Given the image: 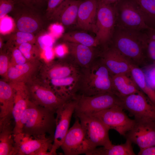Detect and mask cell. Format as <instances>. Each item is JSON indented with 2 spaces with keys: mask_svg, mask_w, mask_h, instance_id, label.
I'll use <instances>...</instances> for the list:
<instances>
[{
  "mask_svg": "<svg viewBox=\"0 0 155 155\" xmlns=\"http://www.w3.org/2000/svg\"><path fill=\"white\" fill-rule=\"evenodd\" d=\"M112 75L100 56L88 67L81 68L75 97L113 93Z\"/></svg>",
  "mask_w": 155,
  "mask_h": 155,
  "instance_id": "cell-1",
  "label": "cell"
},
{
  "mask_svg": "<svg viewBox=\"0 0 155 155\" xmlns=\"http://www.w3.org/2000/svg\"><path fill=\"white\" fill-rule=\"evenodd\" d=\"M147 37L146 33L116 26L108 45L115 48L132 64L144 66L148 62L146 55Z\"/></svg>",
  "mask_w": 155,
  "mask_h": 155,
  "instance_id": "cell-2",
  "label": "cell"
},
{
  "mask_svg": "<svg viewBox=\"0 0 155 155\" xmlns=\"http://www.w3.org/2000/svg\"><path fill=\"white\" fill-rule=\"evenodd\" d=\"M56 112L30 101L21 119L20 133L30 135L54 137L56 128Z\"/></svg>",
  "mask_w": 155,
  "mask_h": 155,
  "instance_id": "cell-3",
  "label": "cell"
},
{
  "mask_svg": "<svg viewBox=\"0 0 155 155\" xmlns=\"http://www.w3.org/2000/svg\"><path fill=\"white\" fill-rule=\"evenodd\" d=\"M74 115L78 118L86 138L94 148L101 146L108 149L112 146L108 135L110 129L100 119L91 115Z\"/></svg>",
  "mask_w": 155,
  "mask_h": 155,
  "instance_id": "cell-4",
  "label": "cell"
},
{
  "mask_svg": "<svg viewBox=\"0 0 155 155\" xmlns=\"http://www.w3.org/2000/svg\"><path fill=\"white\" fill-rule=\"evenodd\" d=\"M16 155H50L54 137L34 136L22 133L14 134Z\"/></svg>",
  "mask_w": 155,
  "mask_h": 155,
  "instance_id": "cell-5",
  "label": "cell"
},
{
  "mask_svg": "<svg viewBox=\"0 0 155 155\" xmlns=\"http://www.w3.org/2000/svg\"><path fill=\"white\" fill-rule=\"evenodd\" d=\"M115 6L116 26L140 31L151 29L145 24L133 0H120Z\"/></svg>",
  "mask_w": 155,
  "mask_h": 155,
  "instance_id": "cell-6",
  "label": "cell"
},
{
  "mask_svg": "<svg viewBox=\"0 0 155 155\" xmlns=\"http://www.w3.org/2000/svg\"><path fill=\"white\" fill-rule=\"evenodd\" d=\"M116 26L115 6L105 4L98 0L95 34L101 47L109 43Z\"/></svg>",
  "mask_w": 155,
  "mask_h": 155,
  "instance_id": "cell-7",
  "label": "cell"
},
{
  "mask_svg": "<svg viewBox=\"0 0 155 155\" xmlns=\"http://www.w3.org/2000/svg\"><path fill=\"white\" fill-rule=\"evenodd\" d=\"M76 98L77 103L75 114L91 115L115 106H122L121 98L112 92L78 97Z\"/></svg>",
  "mask_w": 155,
  "mask_h": 155,
  "instance_id": "cell-8",
  "label": "cell"
},
{
  "mask_svg": "<svg viewBox=\"0 0 155 155\" xmlns=\"http://www.w3.org/2000/svg\"><path fill=\"white\" fill-rule=\"evenodd\" d=\"M69 129L60 147L65 155H87L94 148L86 138L78 118Z\"/></svg>",
  "mask_w": 155,
  "mask_h": 155,
  "instance_id": "cell-9",
  "label": "cell"
},
{
  "mask_svg": "<svg viewBox=\"0 0 155 155\" xmlns=\"http://www.w3.org/2000/svg\"><path fill=\"white\" fill-rule=\"evenodd\" d=\"M77 103L74 98L67 101L59 107L56 112V128L50 155L57 154V149L60 147L69 129L73 114Z\"/></svg>",
  "mask_w": 155,
  "mask_h": 155,
  "instance_id": "cell-10",
  "label": "cell"
},
{
  "mask_svg": "<svg viewBox=\"0 0 155 155\" xmlns=\"http://www.w3.org/2000/svg\"><path fill=\"white\" fill-rule=\"evenodd\" d=\"M121 98L123 109L129 112L135 119L155 121V105L141 90Z\"/></svg>",
  "mask_w": 155,
  "mask_h": 155,
  "instance_id": "cell-11",
  "label": "cell"
},
{
  "mask_svg": "<svg viewBox=\"0 0 155 155\" xmlns=\"http://www.w3.org/2000/svg\"><path fill=\"white\" fill-rule=\"evenodd\" d=\"M123 107L117 106L91 114L100 119L109 129H113L125 136L134 126L135 119L129 118Z\"/></svg>",
  "mask_w": 155,
  "mask_h": 155,
  "instance_id": "cell-12",
  "label": "cell"
},
{
  "mask_svg": "<svg viewBox=\"0 0 155 155\" xmlns=\"http://www.w3.org/2000/svg\"><path fill=\"white\" fill-rule=\"evenodd\" d=\"M134 119L135 123L125 136L126 139L137 145L140 149L155 145V121Z\"/></svg>",
  "mask_w": 155,
  "mask_h": 155,
  "instance_id": "cell-13",
  "label": "cell"
},
{
  "mask_svg": "<svg viewBox=\"0 0 155 155\" xmlns=\"http://www.w3.org/2000/svg\"><path fill=\"white\" fill-rule=\"evenodd\" d=\"M100 57L112 75L119 74H131L132 63L112 46L108 45L102 47Z\"/></svg>",
  "mask_w": 155,
  "mask_h": 155,
  "instance_id": "cell-14",
  "label": "cell"
},
{
  "mask_svg": "<svg viewBox=\"0 0 155 155\" xmlns=\"http://www.w3.org/2000/svg\"><path fill=\"white\" fill-rule=\"evenodd\" d=\"M27 90L30 101L55 112L59 107L68 101L60 97L51 88L35 86Z\"/></svg>",
  "mask_w": 155,
  "mask_h": 155,
  "instance_id": "cell-15",
  "label": "cell"
},
{
  "mask_svg": "<svg viewBox=\"0 0 155 155\" xmlns=\"http://www.w3.org/2000/svg\"><path fill=\"white\" fill-rule=\"evenodd\" d=\"M69 55L81 68L90 65L100 55L102 48L65 42Z\"/></svg>",
  "mask_w": 155,
  "mask_h": 155,
  "instance_id": "cell-16",
  "label": "cell"
},
{
  "mask_svg": "<svg viewBox=\"0 0 155 155\" xmlns=\"http://www.w3.org/2000/svg\"><path fill=\"white\" fill-rule=\"evenodd\" d=\"M98 0H83L79 6L76 22L78 27L95 33Z\"/></svg>",
  "mask_w": 155,
  "mask_h": 155,
  "instance_id": "cell-17",
  "label": "cell"
},
{
  "mask_svg": "<svg viewBox=\"0 0 155 155\" xmlns=\"http://www.w3.org/2000/svg\"><path fill=\"white\" fill-rule=\"evenodd\" d=\"M81 1L65 0L57 9L50 18L59 20L65 26L74 24L76 22Z\"/></svg>",
  "mask_w": 155,
  "mask_h": 155,
  "instance_id": "cell-18",
  "label": "cell"
},
{
  "mask_svg": "<svg viewBox=\"0 0 155 155\" xmlns=\"http://www.w3.org/2000/svg\"><path fill=\"white\" fill-rule=\"evenodd\" d=\"M16 90L6 82L0 81V122L13 119V110L16 96Z\"/></svg>",
  "mask_w": 155,
  "mask_h": 155,
  "instance_id": "cell-19",
  "label": "cell"
},
{
  "mask_svg": "<svg viewBox=\"0 0 155 155\" xmlns=\"http://www.w3.org/2000/svg\"><path fill=\"white\" fill-rule=\"evenodd\" d=\"M12 120L0 122V155H16Z\"/></svg>",
  "mask_w": 155,
  "mask_h": 155,
  "instance_id": "cell-20",
  "label": "cell"
},
{
  "mask_svg": "<svg viewBox=\"0 0 155 155\" xmlns=\"http://www.w3.org/2000/svg\"><path fill=\"white\" fill-rule=\"evenodd\" d=\"M112 81L113 92L120 98L141 91L131 74H119L113 75Z\"/></svg>",
  "mask_w": 155,
  "mask_h": 155,
  "instance_id": "cell-21",
  "label": "cell"
},
{
  "mask_svg": "<svg viewBox=\"0 0 155 155\" xmlns=\"http://www.w3.org/2000/svg\"><path fill=\"white\" fill-rule=\"evenodd\" d=\"M78 74L60 79H51V83L54 87L53 90L60 97L65 100L74 98Z\"/></svg>",
  "mask_w": 155,
  "mask_h": 155,
  "instance_id": "cell-22",
  "label": "cell"
},
{
  "mask_svg": "<svg viewBox=\"0 0 155 155\" xmlns=\"http://www.w3.org/2000/svg\"><path fill=\"white\" fill-rule=\"evenodd\" d=\"M16 94L12 116L14 123V135L19 133L22 116L29 101L27 90L24 88H15Z\"/></svg>",
  "mask_w": 155,
  "mask_h": 155,
  "instance_id": "cell-23",
  "label": "cell"
},
{
  "mask_svg": "<svg viewBox=\"0 0 155 155\" xmlns=\"http://www.w3.org/2000/svg\"><path fill=\"white\" fill-rule=\"evenodd\" d=\"M81 68L69 55L63 63L51 67L49 76L51 79L66 78L78 74Z\"/></svg>",
  "mask_w": 155,
  "mask_h": 155,
  "instance_id": "cell-24",
  "label": "cell"
},
{
  "mask_svg": "<svg viewBox=\"0 0 155 155\" xmlns=\"http://www.w3.org/2000/svg\"><path fill=\"white\" fill-rule=\"evenodd\" d=\"M132 143L126 139L125 142L119 145H114L110 148L103 147L96 148L89 152L86 155H135L132 146Z\"/></svg>",
  "mask_w": 155,
  "mask_h": 155,
  "instance_id": "cell-25",
  "label": "cell"
},
{
  "mask_svg": "<svg viewBox=\"0 0 155 155\" xmlns=\"http://www.w3.org/2000/svg\"><path fill=\"white\" fill-rule=\"evenodd\" d=\"M146 25L155 29V0H133Z\"/></svg>",
  "mask_w": 155,
  "mask_h": 155,
  "instance_id": "cell-26",
  "label": "cell"
},
{
  "mask_svg": "<svg viewBox=\"0 0 155 155\" xmlns=\"http://www.w3.org/2000/svg\"><path fill=\"white\" fill-rule=\"evenodd\" d=\"M42 22L37 17L24 14L17 19L16 25L18 31L33 34L41 28Z\"/></svg>",
  "mask_w": 155,
  "mask_h": 155,
  "instance_id": "cell-27",
  "label": "cell"
},
{
  "mask_svg": "<svg viewBox=\"0 0 155 155\" xmlns=\"http://www.w3.org/2000/svg\"><path fill=\"white\" fill-rule=\"evenodd\" d=\"M131 73L132 78L140 89L155 105V90L150 87L147 84L142 69L139 67L132 64Z\"/></svg>",
  "mask_w": 155,
  "mask_h": 155,
  "instance_id": "cell-28",
  "label": "cell"
},
{
  "mask_svg": "<svg viewBox=\"0 0 155 155\" xmlns=\"http://www.w3.org/2000/svg\"><path fill=\"white\" fill-rule=\"evenodd\" d=\"M65 42L81 44L91 47L101 46L98 39L85 32H73L67 33L63 36Z\"/></svg>",
  "mask_w": 155,
  "mask_h": 155,
  "instance_id": "cell-29",
  "label": "cell"
},
{
  "mask_svg": "<svg viewBox=\"0 0 155 155\" xmlns=\"http://www.w3.org/2000/svg\"><path fill=\"white\" fill-rule=\"evenodd\" d=\"M36 38L33 34L17 31L9 36L7 43L9 46L15 45L16 47L22 44L30 42L34 43Z\"/></svg>",
  "mask_w": 155,
  "mask_h": 155,
  "instance_id": "cell-30",
  "label": "cell"
},
{
  "mask_svg": "<svg viewBox=\"0 0 155 155\" xmlns=\"http://www.w3.org/2000/svg\"><path fill=\"white\" fill-rule=\"evenodd\" d=\"M146 55L148 62L155 63V29L147 30Z\"/></svg>",
  "mask_w": 155,
  "mask_h": 155,
  "instance_id": "cell-31",
  "label": "cell"
},
{
  "mask_svg": "<svg viewBox=\"0 0 155 155\" xmlns=\"http://www.w3.org/2000/svg\"><path fill=\"white\" fill-rule=\"evenodd\" d=\"M30 68V65L26 63L16 64L8 69L7 75L10 80H17L28 73Z\"/></svg>",
  "mask_w": 155,
  "mask_h": 155,
  "instance_id": "cell-32",
  "label": "cell"
},
{
  "mask_svg": "<svg viewBox=\"0 0 155 155\" xmlns=\"http://www.w3.org/2000/svg\"><path fill=\"white\" fill-rule=\"evenodd\" d=\"M146 82L151 88L155 90V63L146 65L141 68Z\"/></svg>",
  "mask_w": 155,
  "mask_h": 155,
  "instance_id": "cell-33",
  "label": "cell"
},
{
  "mask_svg": "<svg viewBox=\"0 0 155 155\" xmlns=\"http://www.w3.org/2000/svg\"><path fill=\"white\" fill-rule=\"evenodd\" d=\"M36 40L40 47L44 51L53 48V40L52 36L49 34L41 35L36 38Z\"/></svg>",
  "mask_w": 155,
  "mask_h": 155,
  "instance_id": "cell-34",
  "label": "cell"
},
{
  "mask_svg": "<svg viewBox=\"0 0 155 155\" xmlns=\"http://www.w3.org/2000/svg\"><path fill=\"white\" fill-rule=\"evenodd\" d=\"M33 44L30 42L24 43L17 47L27 59H31L36 53V48Z\"/></svg>",
  "mask_w": 155,
  "mask_h": 155,
  "instance_id": "cell-35",
  "label": "cell"
},
{
  "mask_svg": "<svg viewBox=\"0 0 155 155\" xmlns=\"http://www.w3.org/2000/svg\"><path fill=\"white\" fill-rule=\"evenodd\" d=\"M15 4L14 0H0V19L12 11Z\"/></svg>",
  "mask_w": 155,
  "mask_h": 155,
  "instance_id": "cell-36",
  "label": "cell"
},
{
  "mask_svg": "<svg viewBox=\"0 0 155 155\" xmlns=\"http://www.w3.org/2000/svg\"><path fill=\"white\" fill-rule=\"evenodd\" d=\"M48 0H14L16 3H19L33 9L42 7Z\"/></svg>",
  "mask_w": 155,
  "mask_h": 155,
  "instance_id": "cell-37",
  "label": "cell"
},
{
  "mask_svg": "<svg viewBox=\"0 0 155 155\" xmlns=\"http://www.w3.org/2000/svg\"><path fill=\"white\" fill-rule=\"evenodd\" d=\"M65 0H48L47 4L46 13L50 18L57 9Z\"/></svg>",
  "mask_w": 155,
  "mask_h": 155,
  "instance_id": "cell-38",
  "label": "cell"
},
{
  "mask_svg": "<svg viewBox=\"0 0 155 155\" xmlns=\"http://www.w3.org/2000/svg\"><path fill=\"white\" fill-rule=\"evenodd\" d=\"M5 16L0 19L1 33H3L9 31L13 27L12 20L9 17Z\"/></svg>",
  "mask_w": 155,
  "mask_h": 155,
  "instance_id": "cell-39",
  "label": "cell"
},
{
  "mask_svg": "<svg viewBox=\"0 0 155 155\" xmlns=\"http://www.w3.org/2000/svg\"><path fill=\"white\" fill-rule=\"evenodd\" d=\"M8 57L6 54L1 53L0 55V74L1 75L7 74L8 69Z\"/></svg>",
  "mask_w": 155,
  "mask_h": 155,
  "instance_id": "cell-40",
  "label": "cell"
},
{
  "mask_svg": "<svg viewBox=\"0 0 155 155\" xmlns=\"http://www.w3.org/2000/svg\"><path fill=\"white\" fill-rule=\"evenodd\" d=\"M12 55L16 64L21 65L26 63V59L18 48H13Z\"/></svg>",
  "mask_w": 155,
  "mask_h": 155,
  "instance_id": "cell-41",
  "label": "cell"
},
{
  "mask_svg": "<svg viewBox=\"0 0 155 155\" xmlns=\"http://www.w3.org/2000/svg\"><path fill=\"white\" fill-rule=\"evenodd\" d=\"M50 30L51 34L56 37H58L63 33L64 29L63 26L59 24H54L50 27Z\"/></svg>",
  "mask_w": 155,
  "mask_h": 155,
  "instance_id": "cell-42",
  "label": "cell"
},
{
  "mask_svg": "<svg viewBox=\"0 0 155 155\" xmlns=\"http://www.w3.org/2000/svg\"><path fill=\"white\" fill-rule=\"evenodd\" d=\"M140 149L138 155H155V145Z\"/></svg>",
  "mask_w": 155,
  "mask_h": 155,
  "instance_id": "cell-43",
  "label": "cell"
},
{
  "mask_svg": "<svg viewBox=\"0 0 155 155\" xmlns=\"http://www.w3.org/2000/svg\"><path fill=\"white\" fill-rule=\"evenodd\" d=\"M55 52L56 55L60 57H63L66 53L65 48L61 44L58 45L56 47Z\"/></svg>",
  "mask_w": 155,
  "mask_h": 155,
  "instance_id": "cell-44",
  "label": "cell"
},
{
  "mask_svg": "<svg viewBox=\"0 0 155 155\" xmlns=\"http://www.w3.org/2000/svg\"><path fill=\"white\" fill-rule=\"evenodd\" d=\"M44 51V55L46 58L50 60L52 58L53 56V52L52 49H49Z\"/></svg>",
  "mask_w": 155,
  "mask_h": 155,
  "instance_id": "cell-45",
  "label": "cell"
},
{
  "mask_svg": "<svg viewBox=\"0 0 155 155\" xmlns=\"http://www.w3.org/2000/svg\"><path fill=\"white\" fill-rule=\"evenodd\" d=\"M103 3L107 4L115 5L120 0H100Z\"/></svg>",
  "mask_w": 155,
  "mask_h": 155,
  "instance_id": "cell-46",
  "label": "cell"
},
{
  "mask_svg": "<svg viewBox=\"0 0 155 155\" xmlns=\"http://www.w3.org/2000/svg\"><path fill=\"white\" fill-rule=\"evenodd\" d=\"M3 39L2 36H0V49L2 48L3 46Z\"/></svg>",
  "mask_w": 155,
  "mask_h": 155,
  "instance_id": "cell-47",
  "label": "cell"
},
{
  "mask_svg": "<svg viewBox=\"0 0 155 155\" xmlns=\"http://www.w3.org/2000/svg\"><path fill=\"white\" fill-rule=\"evenodd\" d=\"M78 0L82 1V0Z\"/></svg>",
  "mask_w": 155,
  "mask_h": 155,
  "instance_id": "cell-48",
  "label": "cell"
}]
</instances>
